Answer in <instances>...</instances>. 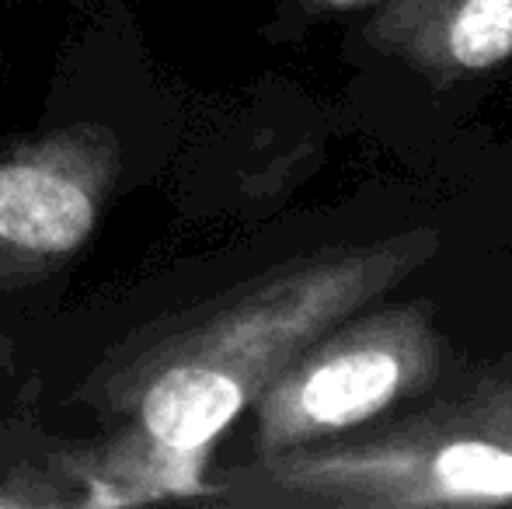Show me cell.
Returning a JSON list of instances; mask_svg holds the SVG:
<instances>
[{
	"mask_svg": "<svg viewBox=\"0 0 512 509\" xmlns=\"http://www.w3.org/2000/svg\"><path fill=\"white\" fill-rule=\"evenodd\" d=\"M391 258L331 262L283 276L196 325L150 360L136 394L133 443L161 478H192L196 461L265 394L307 342L366 300Z\"/></svg>",
	"mask_w": 512,
	"mask_h": 509,
	"instance_id": "cell-1",
	"label": "cell"
},
{
	"mask_svg": "<svg viewBox=\"0 0 512 509\" xmlns=\"http://www.w3.org/2000/svg\"><path fill=\"white\" fill-rule=\"evenodd\" d=\"M436 367V342L411 314L373 318L297 356L265 387L262 443H293L359 426Z\"/></svg>",
	"mask_w": 512,
	"mask_h": 509,
	"instance_id": "cell-2",
	"label": "cell"
},
{
	"mask_svg": "<svg viewBox=\"0 0 512 509\" xmlns=\"http://www.w3.org/2000/svg\"><path fill=\"white\" fill-rule=\"evenodd\" d=\"M88 147L35 143L0 157V255L11 262H56L95 231L98 182Z\"/></svg>",
	"mask_w": 512,
	"mask_h": 509,
	"instance_id": "cell-3",
	"label": "cell"
},
{
	"mask_svg": "<svg viewBox=\"0 0 512 509\" xmlns=\"http://www.w3.org/2000/svg\"><path fill=\"white\" fill-rule=\"evenodd\" d=\"M314 485H373L387 499L408 503H502L512 499V443L492 436H460L405 457L331 461L300 475Z\"/></svg>",
	"mask_w": 512,
	"mask_h": 509,
	"instance_id": "cell-4",
	"label": "cell"
},
{
	"mask_svg": "<svg viewBox=\"0 0 512 509\" xmlns=\"http://www.w3.org/2000/svg\"><path fill=\"white\" fill-rule=\"evenodd\" d=\"M446 56L464 70L499 67L512 56V0H457L446 21Z\"/></svg>",
	"mask_w": 512,
	"mask_h": 509,
	"instance_id": "cell-5",
	"label": "cell"
}]
</instances>
